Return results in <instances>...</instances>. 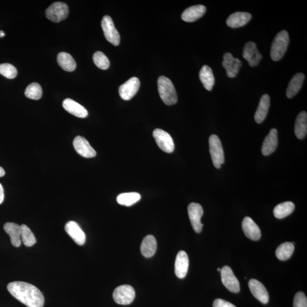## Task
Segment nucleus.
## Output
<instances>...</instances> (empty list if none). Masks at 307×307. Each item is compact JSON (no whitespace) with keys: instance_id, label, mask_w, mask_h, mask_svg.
I'll use <instances>...</instances> for the list:
<instances>
[{"instance_id":"nucleus-25","label":"nucleus","mask_w":307,"mask_h":307,"mask_svg":"<svg viewBox=\"0 0 307 307\" xmlns=\"http://www.w3.org/2000/svg\"><path fill=\"white\" fill-rule=\"evenodd\" d=\"M157 249V243L156 239L152 235H148L146 236L141 243V250L143 255L146 258H150L153 256Z\"/></svg>"},{"instance_id":"nucleus-26","label":"nucleus","mask_w":307,"mask_h":307,"mask_svg":"<svg viewBox=\"0 0 307 307\" xmlns=\"http://www.w3.org/2000/svg\"><path fill=\"white\" fill-rule=\"evenodd\" d=\"M304 75L302 73L296 74L290 81L286 91V96L289 99L293 98L301 89L304 81Z\"/></svg>"},{"instance_id":"nucleus-14","label":"nucleus","mask_w":307,"mask_h":307,"mask_svg":"<svg viewBox=\"0 0 307 307\" xmlns=\"http://www.w3.org/2000/svg\"><path fill=\"white\" fill-rule=\"evenodd\" d=\"M73 145L77 152L85 158H93L96 155L95 149L85 137L77 136L73 141Z\"/></svg>"},{"instance_id":"nucleus-12","label":"nucleus","mask_w":307,"mask_h":307,"mask_svg":"<svg viewBox=\"0 0 307 307\" xmlns=\"http://www.w3.org/2000/svg\"><path fill=\"white\" fill-rule=\"evenodd\" d=\"M243 57L250 66L255 67L259 64L262 56L259 52L256 44L253 42H249L244 46Z\"/></svg>"},{"instance_id":"nucleus-5","label":"nucleus","mask_w":307,"mask_h":307,"mask_svg":"<svg viewBox=\"0 0 307 307\" xmlns=\"http://www.w3.org/2000/svg\"><path fill=\"white\" fill-rule=\"evenodd\" d=\"M135 296V290L132 286L128 284L119 286L113 293V297L115 302L121 305L131 304Z\"/></svg>"},{"instance_id":"nucleus-20","label":"nucleus","mask_w":307,"mask_h":307,"mask_svg":"<svg viewBox=\"0 0 307 307\" xmlns=\"http://www.w3.org/2000/svg\"><path fill=\"white\" fill-rule=\"evenodd\" d=\"M63 107L67 112L75 117L86 118L88 115L87 109L82 105L71 99H66L63 102Z\"/></svg>"},{"instance_id":"nucleus-1","label":"nucleus","mask_w":307,"mask_h":307,"mask_svg":"<svg viewBox=\"0 0 307 307\" xmlns=\"http://www.w3.org/2000/svg\"><path fill=\"white\" fill-rule=\"evenodd\" d=\"M7 289L13 296L28 307L44 306V296L35 285L16 281L8 284Z\"/></svg>"},{"instance_id":"nucleus-21","label":"nucleus","mask_w":307,"mask_h":307,"mask_svg":"<svg viewBox=\"0 0 307 307\" xmlns=\"http://www.w3.org/2000/svg\"><path fill=\"white\" fill-rule=\"evenodd\" d=\"M251 19V15L249 13L236 12L229 17L226 24L232 28H240L249 23Z\"/></svg>"},{"instance_id":"nucleus-32","label":"nucleus","mask_w":307,"mask_h":307,"mask_svg":"<svg viewBox=\"0 0 307 307\" xmlns=\"http://www.w3.org/2000/svg\"><path fill=\"white\" fill-rule=\"evenodd\" d=\"M295 246L291 242H284L277 248L276 256L280 260L288 259L292 255Z\"/></svg>"},{"instance_id":"nucleus-10","label":"nucleus","mask_w":307,"mask_h":307,"mask_svg":"<svg viewBox=\"0 0 307 307\" xmlns=\"http://www.w3.org/2000/svg\"><path fill=\"white\" fill-rule=\"evenodd\" d=\"M188 212L193 229L196 233H200L203 226L201 222L204 213L203 207L198 203H192L188 205Z\"/></svg>"},{"instance_id":"nucleus-15","label":"nucleus","mask_w":307,"mask_h":307,"mask_svg":"<svg viewBox=\"0 0 307 307\" xmlns=\"http://www.w3.org/2000/svg\"><path fill=\"white\" fill-rule=\"evenodd\" d=\"M65 230L70 237L72 238L76 243L79 245H83L86 240V236L81 227L77 222L70 221L67 222L65 225Z\"/></svg>"},{"instance_id":"nucleus-8","label":"nucleus","mask_w":307,"mask_h":307,"mask_svg":"<svg viewBox=\"0 0 307 307\" xmlns=\"http://www.w3.org/2000/svg\"><path fill=\"white\" fill-rule=\"evenodd\" d=\"M153 134L160 149L167 153L173 152L174 142L169 133L161 129H156L154 130Z\"/></svg>"},{"instance_id":"nucleus-11","label":"nucleus","mask_w":307,"mask_h":307,"mask_svg":"<svg viewBox=\"0 0 307 307\" xmlns=\"http://www.w3.org/2000/svg\"><path fill=\"white\" fill-rule=\"evenodd\" d=\"M140 87V80L136 77L130 78L120 87V96L124 100H130L136 95Z\"/></svg>"},{"instance_id":"nucleus-22","label":"nucleus","mask_w":307,"mask_h":307,"mask_svg":"<svg viewBox=\"0 0 307 307\" xmlns=\"http://www.w3.org/2000/svg\"><path fill=\"white\" fill-rule=\"evenodd\" d=\"M206 12V8L204 6L198 5L189 7L185 10L182 15V19L185 22H195L201 18Z\"/></svg>"},{"instance_id":"nucleus-16","label":"nucleus","mask_w":307,"mask_h":307,"mask_svg":"<svg viewBox=\"0 0 307 307\" xmlns=\"http://www.w3.org/2000/svg\"><path fill=\"white\" fill-rule=\"evenodd\" d=\"M249 287L253 296L262 302L266 304L269 301V295L267 290L264 285L257 280L252 279L249 281Z\"/></svg>"},{"instance_id":"nucleus-30","label":"nucleus","mask_w":307,"mask_h":307,"mask_svg":"<svg viewBox=\"0 0 307 307\" xmlns=\"http://www.w3.org/2000/svg\"><path fill=\"white\" fill-rule=\"evenodd\" d=\"M295 205L291 201H286L276 206L274 209V214L276 218H281L289 215L295 209Z\"/></svg>"},{"instance_id":"nucleus-28","label":"nucleus","mask_w":307,"mask_h":307,"mask_svg":"<svg viewBox=\"0 0 307 307\" xmlns=\"http://www.w3.org/2000/svg\"><path fill=\"white\" fill-rule=\"evenodd\" d=\"M199 78L205 89L211 91L214 84V78L212 69L207 65L204 66L200 71Z\"/></svg>"},{"instance_id":"nucleus-35","label":"nucleus","mask_w":307,"mask_h":307,"mask_svg":"<svg viewBox=\"0 0 307 307\" xmlns=\"http://www.w3.org/2000/svg\"><path fill=\"white\" fill-rule=\"evenodd\" d=\"M93 60L95 65L103 70H107L110 65L108 58L101 52H97L94 54Z\"/></svg>"},{"instance_id":"nucleus-29","label":"nucleus","mask_w":307,"mask_h":307,"mask_svg":"<svg viewBox=\"0 0 307 307\" xmlns=\"http://www.w3.org/2000/svg\"><path fill=\"white\" fill-rule=\"evenodd\" d=\"M57 61L61 68L68 72H73L77 67V64L73 57L65 52L59 53Z\"/></svg>"},{"instance_id":"nucleus-38","label":"nucleus","mask_w":307,"mask_h":307,"mask_svg":"<svg viewBox=\"0 0 307 307\" xmlns=\"http://www.w3.org/2000/svg\"><path fill=\"white\" fill-rule=\"evenodd\" d=\"M213 307H236L232 303L221 298H217L213 302Z\"/></svg>"},{"instance_id":"nucleus-39","label":"nucleus","mask_w":307,"mask_h":307,"mask_svg":"<svg viewBox=\"0 0 307 307\" xmlns=\"http://www.w3.org/2000/svg\"><path fill=\"white\" fill-rule=\"evenodd\" d=\"M4 199V192L2 184L0 183V204L3 203Z\"/></svg>"},{"instance_id":"nucleus-2","label":"nucleus","mask_w":307,"mask_h":307,"mask_svg":"<svg viewBox=\"0 0 307 307\" xmlns=\"http://www.w3.org/2000/svg\"><path fill=\"white\" fill-rule=\"evenodd\" d=\"M158 88L160 97L164 103L172 106L178 102V96L173 84L169 78L163 76L158 80Z\"/></svg>"},{"instance_id":"nucleus-18","label":"nucleus","mask_w":307,"mask_h":307,"mask_svg":"<svg viewBox=\"0 0 307 307\" xmlns=\"http://www.w3.org/2000/svg\"><path fill=\"white\" fill-rule=\"evenodd\" d=\"M189 266L188 256L186 252L181 250L176 256L175 263V272L180 279L186 277Z\"/></svg>"},{"instance_id":"nucleus-37","label":"nucleus","mask_w":307,"mask_h":307,"mask_svg":"<svg viewBox=\"0 0 307 307\" xmlns=\"http://www.w3.org/2000/svg\"><path fill=\"white\" fill-rule=\"evenodd\" d=\"M293 307H307V298L304 292H298L294 297Z\"/></svg>"},{"instance_id":"nucleus-17","label":"nucleus","mask_w":307,"mask_h":307,"mask_svg":"<svg viewBox=\"0 0 307 307\" xmlns=\"http://www.w3.org/2000/svg\"><path fill=\"white\" fill-rule=\"evenodd\" d=\"M242 229L247 238L253 241H258L261 237L259 226L249 217H245L242 221Z\"/></svg>"},{"instance_id":"nucleus-33","label":"nucleus","mask_w":307,"mask_h":307,"mask_svg":"<svg viewBox=\"0 0 307 307\" xmlns=\"http://www.w3.org/2000/svg\"><path fill=\"white\" fill-rule=\"evenodd\" d=\"M21 238L24 245L27 247H31L37 242L35 234L29 227L25 224L21 226Z\"/></svg>"},{"instance_id":"nucleus-34","label":"nucleus","mask_w":307,"mask_h":307,"mask_svg":"<svg viewBox=\"0 0 307 307\" xmlns=\"http://www.w3.org/2000/svg\"><path fill=\"white\" fill-rule=\"evenodd\" d=\"M25 95L30 99L40 100L43 96V90L39 83H33L27 88Z\"/></svg>"},{"instance_id":"nucleus-36","label":"nucleus","mask_w":307,"mask_h":307,"mask_svg":"<svg viewBox=\"0 0 307 307\" xmlns=\"http://www.w3.org/2000/svg\"><path fill=\"white\" fill-rule=\"evenodd\" d=\"M0 74L9 79H15L18 75L16 67L10 64L0 65Z\"/></svg>"},{"instance_id":"nucleus-7","label":"nucleus","mask_w":307,"mask_h":307,"mask_svg":"<svg viewBox=\"0 0 307 307\" xmlns=\"http://www.w3.org/2000/svg\"><path fill=\"white\" fill-rule=\"evenodd\" d=\"M102 27L106 40L114 46H119L120 36L115 27L111 17L105 16L102 22Z\"/></svg>"},{"instance_id":"nucleus-3","label":"nucleus","mask_w":307,"mask_h":307,"mask_svg":"<svg viewBox=\"0 0 307 307\" xmlns=\"http://www.w3.org/2000/svg\"><path fill=\"white\" fill-rule=\"evenodd\" d=\"M289 35L287 31H282L277 33L272 41L270 56L274 61H279L287 51L289 44Z\"/></svg>"},{"instance_id":"nucleus-31","label":"nucleus","mask_w":307,"mask_h":307,"mask_svg":"<svg viewBox=\"0 0 307 307\" xmlns=\"http://www.w3.org/2000/svg\"><path fill=\"white\" fill-rule=\"evenodd\" d=\"M141 197L140 193L138 192L123 193L117 196V201L120 205L129 207L140 201Z\"/></svg>"},{"instance_id":"nucleus-40","label":"nucleus","mask_w":307,"mask_h":307,"mask_svg":"<svg viewBox=\"0 0 307 307\" xmlns=\"http://www.w3.org/2000/svg\"><path fill=\"white\" fill-rule=\"evenodd\" d=\"M6 174L5 170H4L3 168L0 167V177H3Z\"/></svg>"},{"instance_id":"nucleus-9","label":"nucleus","mask_w":307,"mask_h":307,"mask_svg":"<svg viewBox=\"0 0 307 307\" xmlns=\"http://www.w3.org/2000/svg\"><path fill=\"white\" fill-rule=\"evenodd\" d=\"M221 276L222 283L230 292L238 293L240 291V284L236 276L229 266H224L221 268Z\"/></svg>"},{"instance_id":"nucleus-27","label":"nucleus","mask_w":307,"mask_h":307,"mask_svg":"<svg viewBox=\"0 0 307 307\" xmlns=\"http://www.w3.org/2000/svg\"><path fill=\"white\" fill-rule=\"evenodd\" d=\"M307 133V114L302 111L296 117L295 124V134L298 139H303Z\"/></svg>"},{"instance_id":"nucleus-4","label":"nucleus","mask_w":307,"mask_h":307,"mask_svg":"<svg viewBox=\"0 0 307 307\" xmlns=\"http://www.w3.org/2000/svg\"><path fill=\"white\" fill-rule=\"evenodd\" d=\"M209 150L213 165L220 169L224 163L225 158L221 141L216 135L213 134L209 139Z\"/></svg>"},{"instance_id":"nucleus-13","label":"nucleus","mask_w":307,"mask_h":307,"mask_svg":"<svg viewBox=\"0 0 307 307\" xmlns=\"http://www.w3.org/2000/svg\"><path fill=\"white\" fill-rule=\"evenodd\" d=\"M222 66L226 70V75L230 78L236 77L241 66V61L234 58L232 54L226 53L223 57Z\"/></svg>"},{"instance_id":"nucleus-19","label":"nucleus","mask_w":307,"mask_h":307,"mask_svg":"<svg viewBox=\"0 0 307 307\" xmlns=\"http://www.w3.org/2000/svg\"><path fill=\"white\" fill-rule=\"evenodd\" d=\"M278 140H277V131L276 129H272L270 133L265 138L262 147V153L264 156L274 153L276 149Z\"/></svg>"},{"instance_id":"nucleus-41","label":"nucleus","mask_w":307,"mask_h":307,"mask_svg":"<svg viewBox=\"0 0 307 307\" xmlns=\"http://www.w3.org/2000/svg\"><path fill=\"white\" fill-rule=\"evenodd\" d=\"M6 36V33H4V31H0V38H3L4 37H5Z\"/></svg>"},{"instance_id":"nucleus-42","label":"nucleus","mask_w":307,"mask_h":307,"mask_svg":"<svg viewBox=\"0 0 307 307\" xmlns=\"http://www.w3.org/2000/svg\"><path fill=\"white\" fill-rule=\"evenodd\" d=\"M221 268H217V271H220H220H221Z\"/></svg>"},{"instance_id":"nucleus-6","label":"nucleus","mask_w":307,"mask_h":307,"mask_svg":"<svg viewBox=\"0 0 307 307\" xmlns=\"http://www.w3.org/2000/svg\"><path fill=\"white\" fill-rule=\"evenodd\" d=\"M69 7L62 2L54 3L46 11V16L49 20L54 23H60L67 18L69 15Z\"/></svg>"},{"instance_id":"nucleus-24","label":"nucleus","mask_w":307,"mask_h":307,"mask_svg":"<svg viewBox=\"0 0 307 307\" xmlns=\"http://www.w3.org/2000/svg\"><path fill=\"white\" fill-rule=\"evenodd\" d=\"M270 98L267 94H264L260 98L259 106L254 115L256 123L260 124L266 119L269 107H270Z\"/></svg>"},{"instance_id":"nucleus-23","label":"nucleus","mask_w":307,"mask_h":307,"mask_svg":"<svg viewBox=\"0 0 307 307\" xmlns=\"http://www.w3.org/2000/svg\"><path fill=\"white\" fill-rule=\"evenodd\" d=\"M4 229L9 234L12 245L19 247L22 245L21 226L14 222H7L4 225Z\"/></svg>"}]
</instances>
